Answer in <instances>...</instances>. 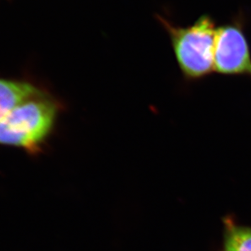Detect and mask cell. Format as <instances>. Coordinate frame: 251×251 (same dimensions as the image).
<instances>
[{
	"label": "cell",
	"mask_w": 251,
	"mask_h": 251,
	"mask_svg": "<svg viewBox=\"0 0 251 251\" xmlns=\"http://www.w3.org/2000/svg\"><path fill=\"white\" fill-rule=\"evenodd\" d=\"M159 20L169 34L175 56L187 79H199L214 70L217 28L209 16H202L189 26H176Z\"/></svg>",
	"instance_id": "cell-2"
},
{
	"label": "cell",
	"mask_w": 251,
	"mask_h": 251,
	"mask_svg": "<svg viewBox=\"0 0 251 251\" xmlns=\"http://www.w3.org/2000/svg\"><path fill=\"white\" fill-rule=\"evenodd\" d=\"M41 92L28 82L0 79V121L15 107Z\"/></svg>",
	"instance_id": "cell-4"
},
{
	"label": "cell",
	"mask_w": 251,
	"mask_h": 251,
	"mask_svg": "<svg viewBox=\"0 0 251 251\" xmlns=\"http://www.w3.org/2000/svg\"><path fill=\"white\" fill-rule=\"evenodd\" d=\"M225 251H251V227L225 220Z\"/></svg>",
	"instance_id": "cell-5"
},
{
	"label": "cell",
	"mask_w": 251,
	"mask_h": 251,
	"mask_svg": "<svg viewBox=\"0 0 251 251\" xmlns=\"http://www.w3.org/2000/svg\"><path fill=\"white\" fill-rule=\"evenodd\" d=\"M61 109V104L43 91L22 102L0 121V145L40 152Z\"/></svg>",
	"instance_id": "cell-1"
},
{
	"label": "cell",
	"mask_w": 251,
	"mask_h": 251,
	"mask_svg": "<svg viewBox=\"0 0 251 251\" xmlns=\"http://www.w3.org/2000/svg\"><path fill=\"white\" fill-rule=\"evenodd\" d=\"M214 70L221 75H251V57L242 29L233 25L217 28Z\"/></svg>",
	"instance_id": "cell-3"
}]
</instances>
